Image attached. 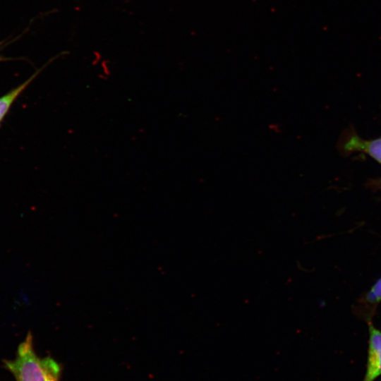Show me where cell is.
<instances>
[{"instance_id":"6da1fadb","label":"cell","mask_w":381,"mask_h":381,"mask_svg":"<svg viewBox=\"0 0 381 381\" xmlns=\"http://www.w3.org/2000/svg\"><path fill=\"white\" fill-rule=\"evenodd\" d=\"M4 363L16 381L60 380V365L50 356L41 358L36 354L30 332L18 345L16 358Z\"/></svg>"},{"instance_id":"7a4b0ae2","label":"cell","mask_w":381,"mask_h":381,"mask_svg":"<svg viewBox=\"0 0 381 381\" xmlns=\"http://www.w3.org/2000/svg\"><path fill=\"white\" fill-rule=\"evenodd\" d=\"M369 341L363 381H375L381 376V331L369 324Z\"/></svg>"},{"instance_id":"3957f363","label":"cell","mask_w":381,"mask_h":381,"mask_svg":"<svg viewBox=\"0 0 381 381\" xmlns=\"http://www.w3.org/2000/svg\"><path fill=\"white\" fill-rule=\"evenodd\" d=\"M344 148L349 151L366 152L381 163V138L364 140L356 135H353L345 144Z\"/></svg>"},{"instance_id":"277c9868","label":"cell","mask_w":381,"mask_h":381,"mask_svg":"<svg viewBox=\"0 0 381 381\" xmlns=\"http://www.w3.org/2000/svg\"><path fill=\"white\" fill-rule=\"evenodd\" d=\"M37 74V73H35L31 78L25 81L23 83L15 87L6 95L0 97V123L7 114L14 101L30 84Z\"/></svg>"},{"instance_id":"5b68a950","label":"cell","mask_w":381,"mask_h":381,"mask_svg":"<svg viewBox=\"0 0 381 381\" xmlns=\"http://www.w3.org/2000/svg\"><path fill=\"white\" fill-rule=\"evenodd\" d=\"M365 301L370 304H377L381 301V278L367 294Z\"/></svg>"},{"instance_id":"8992f818","label":"cell","mask_w":381,"mask_h":381,"mask_svg":"<svg viewBox=\"0 0 381 381\" xmlns=\"http://www.w3.org/2000/svg\"><path fill=\"white\" fill-rule=\"evenodd\" d=\"M3 44H4V42H0V50H1V49ZM7 59H8L4 58L3 56H1V55L0 54V61H4V60H7Z\"/></svg>"}]
</instances>
